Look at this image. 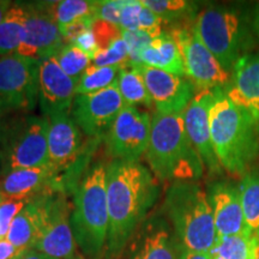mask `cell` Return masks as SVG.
I'll list each match as a JSON object with an SVG mask.
<instances>
[{
  "mask_svg": "<svg viewBox=\"0 0 259 259\" xmlns=\"http://www.w3.org/2000/svg\"><path fill=\"white\" fill-rule=\"evenodd\" d=\"M154 102L155 112L162 114L185 112L196 95V88L186 77L154 67L137 65Z\"/></svg>",
  "mask_w": 259,
  "mask_h": 259,
  "instance_id": "9a60e30c",
  "label": "cell"
},
{
  "mask_svg": "<svg viewBox=\"0 0 259 259\" xmlns=\"http://www.w3.org/2000/svg\"><path fill=\"white\" fill-rule=\"evenodd\" d=\"M210 259H223L221 255H218V254H212L210 253Z\"/></svg>",
  "mask_w": 259,
  "mask_h": 259,
  "instance_id": "7dc6e473",
  "label": "cell"
},
{
  "mask_svg": "<svg viewBox=\"0 0 259 259\" xmlns=\"http://www.w3.org/2000/svg\"><path fill=\"white\" fill-rule=\"evenodd\" d=\"M150 132L149 113L125 105L105 135L107 153L113 160L138 161L147 153Z\"/></svg>",
  "mask_w": 259,
  "mask_h": 259,
  "instance_id": "30bf717a",
  "label": "cell"
},
{
  "mask_svg": "<svg viewBox=\"0 0 259 259\" xmlns=\"http://www.w3.org/2000/svg\"><path fill=\"white\" fill-rule=\"evenodd\" d=\"M242 212L251 235L259 239V169L253 167L239 183Z\"/></svg>",
  "mask_w": 259,
  "mask_h": 259,
  "instance_id": "484cf974",
  "label": "cell"
},
{
  "mask_svg": "<svg viewBox=\"0 0 259 259\" xmlns=\"http://www.w3.org/2000/svg\"><path fill=\"white\" fill-rule=\"evenodd\" d=\"M206 193L218 236L251 234L242 212L239 186L229 181H216Z\"/></svg>",
  "mask_w": 259,
  "mask_h": 259,
  "instance_id": "d6986e66",
  "label": "cell"
},
{
  "mask_svg": "<svg viewBox=\"0 0 259 259\" xmlns=\"http://www.w3.org/2000/svg\"><path fill=\"white\" fill-rule=\"evenodd\" d=\"M210 135L222 169L242 177L259 158V120L234 105L223 89H213Z\"/></svg>",
  "mask_w": 259,
  "mask_h": 259,
  "instance_id": "7a4b0ae2",
  "label": "cell"
},
{
  "mask_svg": "<svg viewBox=\"0 0 259 259\" xmlns=\"http://www.w3.org/2000/svg\"><path fill=\"white\" fill-rule=\"evenodd\" d=\"M192 25L200 41L228 72L254 46L247 19L236 9L209 6L198 12Z\"/></svg>",
  "mask_w": 259,
  "mask_h": 259,
  "instance_id": "8992f818",
  "label": "cell"
},
{
  "mask_svg": "<svg viewBox=\"0 0 259 259\" xmlns=\"http://www.w3.org/2000/svg\"><path fill=\"white\" fill-rule=\"evenodd\" d=\"M18 259H58V258L51 257V255L42 253V252H38L36 250H28L25 251Z\"/></svg>",
  "mask_w": 259,
  "mask_h": 259,
  "instance_id": "b9f144b4",
  "label": "cell"
},
{
  "mask_svg": "<svg viewBox=\"0 0 259 259\" xmlns=\"http://www.w3.org/2000/svg\"><path fill=\"white\" fill-rule=\"evenodd\" d=\"M128 48L124 38H119L115 41L108 50L105 52H100L94 58L92 65L97 67L102 66H114V65H125L128 63Z\"/></svg>",
  "mask_w": 259,
  "mask_h": 259,
  "instance_id": "1f68e13d",
  "label": "cell"
},
{
  "mask_svg": "<svg viewBox=\"0 0 259 259\" xmlns=\"http://www.w3.org/2000/svg\"><path fill=\"white\" fill-rule=\"evenodd\" d=\"M95 21V17H85L74 22V23L67 25L64 29H61V35H63L65 45H71L77 37L84 34V32L92 30L93 23Z\"/></svg>",
  "mask_w": 259,
  "mask_h": 259,
  "instance_id": "74e56055",
  "label": "cell"
},
{
  "mask_svg": "<svg viewBox=\"0 0 259 259\" xmlns=\"http://www.w3.org/2000/svg\"><path fill=\"white\" fill-rule=\"evenodd\" d=\"M25 5L28 9L27 23L15 54L38 61L56 57L65 42L52 14L51 3H25Z\"/></svg>",
  "mask_w": 259,
  "mask_h": 259,
  "instance_id": "7c38bea8",
  "label": "cell"
},
{
  "mask_svg": "<svg viewBox=\"0 0 259 259\" xmlns=\"http://www.w3.org/2000/svg\"><path fill=\"white\" fill-rule=\"evenodd\" d=\"M145 8L155 12L164 24L194 22L198 15V5L193 2L185 0H142Z\"/></svg>",
  "mask_w": 259,
  "mask_h": 259,
  "instance_id": "4316f807",
  "label": "cell"
},
{
  "mask_svg": "<svg viewBox=\"0 0 259 259\" xmlns=\"http://www.w3.org/2000/svg\"><path fill=\"white\" fill-rule=\"evenodd\" d=\"M141 65L185 77L183 58L170 32L163 31L142 52Z\"/></svg>",
  "mask_w": 259,
  "mask_h": 259,
  "instance_id": "603a6c76",
  "label": "cell"
},
{
  "mask_svg": "<svg viewBox=\"0 0 259 259\" xmlns=\"http://www.w3.org/2000/svg\"><path fill=\"white\" fill-rule=\"evenodd\" d=\"M163 210L180 250L206 252L215 245L216 234L208 193L196 181H176L167 190Z\"/></svg>",
  "mask_w": 259,
  "mask_h": 259,
  "instance_id": "5b68a950",
  "label": "cell"
},
{
  "mask_svg": "<svg viewBox=\"0 0 259 259\" xmlns=\"http://www.w3.org/2000/svg\"><path fill=\"white\" fill-rule=\"evenodd\" d=\"M179 246L164 219H147L136 229L118 259H177Z\"/></svg>",
  "mask_w": 259,
  "mask_h": 259,
  "instance_id": "5bb4252c",
  "label": "cell"
},
{
  "mask_svg": "<svg viewBox=\"0 0 259 259\" xmlns=\"http://www.w3.org/2000/svg\"><path fill=\"white\" fill-rule=\"evenodd\" d=\"M107 164L97 161L87 168L74 187L71 227L76 244L89 259H100L108 238Z\"/></svg>",
  "mask_w": 259,
  "mask_h": 259,
  "instance_id": "277c9868",
  "label": "cell"
},
{
  "mask_svg": "<svg viewBox=\"0 0 259 259\" xmlns=\"http://www.w3.org/2000/svg\"><path fill=\"white\" fill-rule=\"evenodd\" d=\"M144 156L158 181H193L203 176L204 163L187 136L184 112L154 113Z\"/></svg>",
  "mask_w": 259,
  "mask_h": 259,
  "instance_id": "3957f363",
  "label": "cell"
},
{
  "mask_svg": "<svg viewBox=\"0 0 259 259\" xmlns=\"http://www.w3.org/2000/svg\"><path fill=\"white\" fill-rule=\"evenodd\" d=\"M124 0L94 2V17L120 27L121 10L124 8Z\"/></svg>",
  "mask_w": 259,
  "mask_h": 259,
  "instance_id": "e575fe53",
  "label": "cell"
},
{
  "mask_svg": "<svg viewBox=\"0 0 259 259\" xmlns=\"http://www.w3.org/2000/svg\"><path fill=\"white\" fill-rule=\"evenodd\" d=\"M116 83L125 105L153 108L154 102L149 95L143 76L139 72L137 65L126 63L119 71Z\"/></svg>",
  "mask_w": 259,
  "mask_h": 259,
  "instance_id": "d4e9b609",
  "label": "cell"
},
{
  "mask_svg": "<svg viewBox=\"0 0 259 259\" xmlns=\"http://www.w3.org/2000/svg\"><path fill=\"white\" fill-rule=\"evenodd\" d=\"M253 24H254L255 31H257V34H258V36H259V9L257 10V12H255V15H254Z\"/></svg>",
  "mask_w": 259,
  "mask_h": 259,
  "instance_id": "bcb514c9",
  "label": "cell"
},
{
  "mask_svg": "<svg viewBox=\"0 0 259 259\" xmlns=\"http://www.w3.org/2000/svg\"><path fill=\"white\" fill-rule=\"evenodd\" d=\"M108 238L107 259H118L160 194L157 179L138 161L112 160L107 164Z\"/></svg>",
  "mask_w": 259,
  "mask_h": 259,
  "instance_id": "6da1fadb",
  "label": "cell"
},
{
  "mask_svg": "<svg viewBox=\"0 0 259 259\" xmlns=\"http://www.w3.org/2000/svg\"><path fill=\"white\" fill-rule=\"evenodd\" d=\"M121 35L128 48V63L132 65H141V54L155 37L148 32L136 30V31H125L121 29Z\"/></svg>",
  "mask_w": 259,
  "mask_h": 259,
  "instance_id": "d6a6232c",
  "label": "cell"
},
{
  "mask_svg": "<svg viewBox=\"0 0 259 259\" xmlns=\"http://www.w3.org/2000/svg\"><path fill=\"white\" fill-rule=\"evenodd\" d=\"M48 130L50 122L42 115L25 113L6 121L0 176L50 164Z\"/></svg>",
  "mask_w": 259,
  "mask_h": 259,
  "instance_id": "52a82bcc",
  "label": "cell"
},
{
  "mask_svg": "<svg viewBox=\"0 0 259 259\" xmlns=\"http://www.w3.org/2000/svg\"><path fill=\"white\" fill-rule=\"evenodd\" d=\"M51 192L31 199L12 221L5 238L17 248L34 250L44 226L46 202Z\"/></svg>",
  "mask_w": 259,
  "mask_h": 259,
  "instance_id": "7402d4cb",
  "label": "cell"
},
{
  "mask_svg": "<svg viewBox=\"0 0 259 259\" xmlns=\"http://www.w3.org/2000/svg\"><path fill=\"white\" fill-rule=\"evenodd\" d=\"M143 4L142 2H127L124 3V8L121 10L120 17V28L125 31H136L138 30L139 16H141Z\"/></svg>",
  "mask_w": 259,
  "mask_h": 259,
  "instance_id": "8d00e7d4",
  "label": "cell"
},
{
  "mask_svg": "<svg viewBox=\"0 0 259 259\" xmlns=\"http://www.w3.org/2000/svg\"><path fill=\"white\" fill-rule=\"evenodd\" d=\"M213 90L197 92L184 112L185 128L191 143L202 158L204 167L212 174H221L222 167L216 157L210 135V107Z\"/></svg>",
  "mask_w": 259,
  "mask_h": 259,
  "instance_id": "e0dca14e",
  "label": "cell"
},
{
  "mask_svg": "<svg viewBox=\"0 0 259 259\" xmlns=\"http://www.w3.org/2000/svg\"><path fill=\"white\" fill-rule=\"evenodd\" d=\"M48 158L58 173L69 169L78 160L83 149L80 128L69 112L48 116Z\"/></svg>",
  "mask_w": 259,
  "mask_h": 259,
  "instance_id": "ffe728a7",
  "label": "cell"
},
{
  "mask_svg": "<svg viewBox=\"0 0 259 259\" xmlns=\"http://www.w3.org/2000/svg\"><path fill=\"white\" fill-rule=\"evenodd\" d=\"M76 80L64 72L56 57L41 60L38 66V105L41 115L48 118L56 113H71L76 97Z\"/></svg>",
  "mask_w": 259,
  "mask_h": 259,
  "instance_id": "2e32d148",
  "label": "cell"
},
{
  "mask_svg": "<svg viewBox=\"0 0 259 259\" xmlns=\"http://www.w3.org/2000/svg\"><path fill=\"white\" fill-rule=\"evenodd\" d=\"M11 4L12 3L8 2V0H0V23H2L4 15L6 14V11H8Z\"/></svg>",
  "mask_w": 259,
  "mask_h": 259,
  "instance_id": "ee69618b",
  "label": "cell"
},
{
  "mask_svg": "<svg viewBox=\"0 0 259 259\" xmlns=\"http://www.w3.org/2000/svg\"><path fill=\"white\" fill-rule=\"evenodd\" d=\"M177 259H210V253L206 252H194L187 250H180Z\"/></svg>",
  "mask_w": 259,
  "mask_h": 259,
  "instance_id": "60d3db41",
  "label": "cell"
},
{
  "mask_svg": "<svg viewBox=\"0 0 259 259\" xmlns=\"http://www.w3.org/2000/svg\"><path fill=\"white\" fill-rule=\"evenodd\" d=\"M52 14L60 30L67 25L85 17H94V2L85 0H64L51 2Z\"/></svg>",
  "mask_w": 259,
  "mask_h": 259,
  "instance_id": "f546056e",
  "label": "cell"
},
{
  "mask_svg": "<svg viewBox=\"0 0 259 259\" xmlns=\"http://www.w3.org/2000/svg\"><path fill=\"white\" fill-rule=\"evenodd\" d=\"M252 259H259V239L254 238V246L253 253H252Z\"/></svg>",
  "mask_w": 259,
  "mask_h": 259,
  "instance_id": "f6af8a7d",
  "label": "cell"
},
{
  "mask_svg": "<svg viewBox=\"0 0 259 259\" xmlns=\"http://www.w3.org/2000/svg\"><path fill=\"white\" fill-rule=\"evenodd\" d=\"M71 208L64 191L48 196L42 226L34 250L58 259H79L71 227Z\"/></svg>",
  "mask_w": 259,
  "mask_h": 259,
  "instance_id": "8fae6325",
  "label": "cell"
},
{
  "mask_svg": "<svg viewBox=\"0 0 259 259\" xmlns=\"http://www.w3.org/2000/svg\"><path fill=\"white\" fill-rule=\"evenodd\" d=\"M29 202L30 200L16 199L0 203V239L5 238L12 221Z\"/></svg>",
  "mask_w": 259,
  "mask_h": 259,
  "instance_id": "d590c367",
  "label": "cell"
},
{
  "mask_svg": "<svg viewBox=\"0 0 259 259\" xmlns=\"http://www.w3.org/2000/svg\"><path fill=\"white\" fill-rule=\"evenodd\" d=\"M124 65L97 67L90 65L76 85V95H84L108 88L118 78L119 71Z\"/></svg>",
  "mask_w": 259,
  "mask_h": 259,
  "instance_id": "83f0119b",
  "label": "cell"
},
{
  "mask_svg": "<svg viewBox=\"0 0 259 259\" xmlns=\"http://www.w3.org/2000/svg\"><path fill=\"white\" fill-rule=\"evenodd\" d=\"M28 18L25 3H12L0 23V58L17 52Z\"/></svg>",
  "mask_w": 259,
  "mask_h": 259,
  "instance_id": "cb8c5ba5",
  "label": "cell"
},
{
  "mask_svg": "<svg viewBox=\"0 0 259 259\" xmlns=\"http://www.w3.org/2000/svg\"><path fill=\"white\" fill-rule=\"evenodd\" d=\"M223 92L234 105L259 120V52L239 59Z\"/></svg>",
  "mask_w": 259,
  "mask_h": 259,
  "instance_id": "44dd1931",
  "label": "cell"
},
{
  "mask_svg": "<svg viewBox=\"0 0 259 259\" xmlns=\"http://www.w3.org/2000/svg\"><path fill=\"white\" fill-rule=\"evenodd\" d=\"M56 59L64 72L76 82L92 65V59L73 45H65L57 53Z\"/></svg>",
  "mask_w": 259,
  "mask_h": 259,
  "instance_id": "4dcf8cb0",
  "label": "cell"
},
{
  "mask_svg": "<svg viewBox=\"0 0 259 259\" xmlns=\"http://www.w3.org/2000/svg\"><path fill=\"white\" fill-rule=\"evenodd\" d=\"M183 58L185 77L196 90L225 89L231 79V72L225 70L218 59L191 27H176L170 31Z\"/></svg>",
  "mask_w": 259,
  "mask_h": 259,
  "instance_id": "9c48e42d",
  "label": "cell"
},
{
  "mask_svg": "<svg viewBox=\"0 0 259 259\" xmlns=\"http://www.w3.org/2000/svg\"><path fill=\"white\" fill-rule=\"evenodd\" d=\"M51 191H64L60 174L51 164L10 171L0 181V203L6 200H31Z\"/></svg>",
  "mask_w": 259,
  "mask_h": 259,
  "instance_id": "ac0fdd59",
  "label": "cell"
},
{
  "mask_svg": "<svg viewBox=\"0 0 259 259\" xmlns=\"http://www.w3.org/2000/svg\"><path fill=\"white\" fill-rule=\"evenodd\" d=\"M125 106L116 80L100 92L76 95L71 116L77 126L89 137H101L111 128Z\"/></svg>",
  "mask_w": 259,
  "mask_h": 259,
  "instance_id": "4fadbf2b",
  "label": "cell"
},
{
  "mask_svg": "<svg viewBox=\"0 0 259 259\" xmlns=\"http://www.w3.org/2000/svg\"><path fill=\"white\" fill-rule=\"evenodd\" d=\"M92 31L100 52L107 51L115 41L122 37L120 27L108 23V22L101 21V19H95L94 21Z\"/></svg>",
  "mask_w": 259,
  "mask_h": 259,
  "instance_id": "836d02e7",
  "label": "cell"
},
{
  "mask_svg": "<svg viewBox=\"0 0 259 259\" xmlns=\"http://www.w3.org/2000/svg\"><path fill=\"white\" fill-rule=\"evenodd\" d=\"M25 251L23 248H17L8 239H0V259H18Z\"/></svg>",
  "mask_w": 259,
  "mask_h": 259,
  "instance_id": "ab89813d",
  "label": "cell"
},
{
  "mask_svg": "<svg viewBox=\"0 0 259 259\" xmlns=\"http://www.w3.org/2000/svg\"><path fill=\"white\" fill-rule=\"evenodd\" d=\"M254 238L251 234L218 236L209 253L221 255L223 259H252Z\"/></svg>",
  "mask_w": 259,
  "mask_h": 259,
  "instance_id": "f1b7e54d",
  "label": "cell"
},
{
  "mask_svg": "<svg viewBox=\"0 0 259 259\" xmlns=\"http://www.w3.org/2000/svg\"><path fill=\"white\" fill-rule=\"evenodd\" d=\"M71 45H73V46L79 48L80 51H83L84 53H85L87 56L92 59V61L94 60V58H95L100 52L92 30L84 32V34H82L80 36L77 37Z\"/></svg>",
  "mask_w": 259,
  "mask_h": 259,
  "instance_id": "f35d334b",
  "label": "cell"
},
{
  "mask_svg": "<svg viewBox=\"0 0 259 259\" xmlns=\"http://www.w3.org/2000/svg\"><path fill=\"white\" fill-rule=\"evenodd\" d=\"M40 61L18 54L0 58V111L30 112L38 101Z\"/></svg>",
  "mask_w": 259,
  "mask_h": 259,
  "instance_id": "ba28073f",
  "label": "cell"
},
{
  "mask_svg": "<svg viewBox=\"0 0 259 259\" xmlns=\"http://www.w3.org/2000/svg\"><path fill=\"white\" fill-rule=\"evenodd\" d=\"M5 113L0 111V163H2V148H3V139H4V132H5Z\"/></svg>",
  "mask_w": 259,
  "mask_h": 259,
  "instance_id": "7bdbcfd3",
  "label": "cell"
}]
</instances>
